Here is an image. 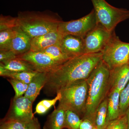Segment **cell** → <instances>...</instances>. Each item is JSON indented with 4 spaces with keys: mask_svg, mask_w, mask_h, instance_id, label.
Segmentation results:
<instances>
[{
    "mask_svg": "<svg viewBox=\"0 0 129 129\" xmlns=\"http://www.w3.org/2000/svg\"><path fill=\"white\" fill-rule=\"evenodd\" d=\"M102 61V52L84 54L70 58L56 69L47 73L44 93L52 96L73 83L86 80Z\"/></svg>",
    "mask_w": 129,
    "mask_h": 129,
    "instance_id": "obj_1",
    "label": "cell"
},
{
    "mask_svg": "<svg viewBox=\"0 0 129 129\" xmlns=\"http://www.w3.org/2000/svg\"><path fill=\"white\" fill-rule=\"evenodd\" d=\"M109 74L110 70L102 60L86 79L88 96L82 119H88L95 124L97 109L109 92Z\"/></svg>",
    "mask_w": 129,
    "mask_h": 129,
    "instance_id": "obj_2",
    "label": "cell"
},
{
    "mask_svg": "<svg viewBox=\"0 0 129 129\" xmlns=\"http://www.w3.org/2000/svg\"><path fill=\"white\" fill-rule=\"evenodd\" d=\"M17 17L21 29L31 39L57 30L63 21L57 13L49 11L19 12Z\"/></svg>",
    "mask_w": 129,
    "mask_h": 129,
    "instance_id": "obj_3",
    "label": "cell"
},
{
    "mask_svg": "<svg viewBox=\"0 0 129 129\" xmlns=\"http://www.w3.org/2000/svg\"><path fill=\"white\" fill-rule=\"evenodd\" d=\"M88 89L86 80L79 81L63 88L58 91L61 97L58 107L76 113L82 119L85 112Z\"/></svg>",
    "mask_w": 129,
    "mask_h": 129,
    "instance_id": "obj_4",
    "label": "cell"
},
{
    "mask_svg": "<svg viewBox=\"0 0 129 129\" xmlns=\"http://www.w3.org/2000/svg\"><path fill=\"white\" fill-rule=\"evenodd\" d=\"M99 23L108 31L112 32L117 25L129 18V10L118 8L106 0H91Z\"/></svg>",
    "mask_w": 129,
    "mask_h": 129,
    "instance_id": "obj_5",
    "label": "cell"
},
{
    "mask_svg": "<svg viewBox=\"0 0 129 129\" xmlns=\"http://www.w3.org/2000/svg\"><path fill=\"white\" fill-rule=\"evenodd\" d=\"M102 53V60L110 70L121 67L129 62V43L121 41L114 30Z\"/></svg>",
    "mask_w": 129,
    "mask_h": 129,
    "instance_id": "obj_6",
    "label": "cell"
},
{
    "mask_svg": "<svg viewBox=\"0 0 129 129\" xmlns=\"http://www.w3.org/2000/svg\"><path fill=\"white\" fill-rule=\"evenodd\" d=\"M99 24L95 13L92 9L83 17L59 23L58 30L62 36L72 35L84 38L86 34Z\"/></svg>",
    "mask_w": 129,
    "mask_h": 129,
    "instance_id": "obj_7",
    "label": "cell"
},
{
    "mask_svg": "<svg viewBox=\"0 0 129 129\" xmlns=\"http://www.w3.org/2000/svg\"><path fill=\"white\" fill-rule=\"evenodd\" d=\"M112 32H109L101 24H98L84 38L85 54L102 52Z\"/></svg>",
    "mask_w": 129,
    "mask_h": 129,
    "instance_id": "obj_8",
    "label": "cell"
},
{
    "mask_svg": "<svg viewBox=\"0 0 129 129\" xmlns=\"http://www.w3.org/2000/svg\"><path fill=\"white\" fill-rule=\"evenodd\" d=\"M33 102L25 96L13 98L11 101L9 110L4 118L29 122L34 117L32 112Z\"/></svg>",
    "mask_w": 129,
    "mask_h": 129,
    "instance_id": "obj_9",
    "label": "cell"
},
{
    "mask_svg": "<svg viewBox=\"0 0 129 129\" xmlns=\"http://www.w3.org/2000/svg\"><path fill=\"white\" fill-rule=\"evenodd\" d=\"M17 57L29 63L36 71L40 73L51 72L62 64L42 52L29 51Z\"/></svg>",
    "mask_w": 129,
    "mask_h": 129,
    "instance_id": "obj_10",
    "label": "cell"
},
{
    "mask_svg": "<svg viewBox=\"0 0 129 129\" xmlns=\"http://www.w3.org/2000/svg\"><path fill=\"white\" fill-rule=\"evenodd\" d=\"M59 45L63 52L70 58L85 54L83 37L72 35L63 36Z\"/></svg>",
    "mask_w": 129,
    "mask_h": 129,
    "instance_id": "obj_11",
    "label": "cell"
},
{
    "mask_svg": "<svg viewBox=\"0 0 129 129\" xmlns=\"http://www.w3.org/2000/svg\"><path fill=\"white\" fill-rule=\"evenodd\" d=\"M129 81V63L110 70L109 91L116 90L120 92Z\"/></svg>",
    "mask_w": 129,
    "mask_h": 129,
    "instance_id": "obj_12",
    "label": "cell"
},
{
    "mask_svg": "<svg viewBox=\"0 0 129 129\" xmlns=\"http://www.w3.org/2000/svg\"><path fill=\"white\" fill-rule=\"evenodd\" d=\"M63 36L58 30H54L31 39L30 51H40L60 43Z\"/></svg>",
    "mask_w": 129,
    "mask_h": 129,
    "instance_id": "obj_13",
    "label": "cell"
},
{
    "mask_svg": "<svg viewBox=\"0 0 129 129\" xmlns=\"http://www.w3.org/2000/svg\"><path fill=\"white\" fill-rule=\"evenodd\" d=\"M31 40V38L19 27L16 28L10 50L17 56L27 53L30 51Z\"/></svg>",
    "mask_w": 129,
    "mask_h": 129,
    "instance_id": "obj_14",
    "label": "cell"
},
{
    "mask_svg": "<svg viewBox=\"0 0 129 129\" xmlns=\"http://www.w3.org/2000/svg\"><path fill=\"white\" fill-rule=\"evenodd\" d=\"M47 81V73L39 72L28 86L24 96L34 102L40 94L41 90L44 88Z\"/></svg>",
    "mask_w": 129,
    "mask_h": 129,
    "instance_id": "obj_15",
    "label": "cell"
},
{
    "mask_svg": "<svg viewBox=\"0 0 129 129\" xmlns=\"http://www.w3.org/2000/svg\"><path fill=\"white\" fill-rule=\"evenodd\" d=\"M120 92L116 90L109 91L108 95L107 121L108 122L120 117Z\"/></svg>",
    "mask_w": 129,
    "mask_h": 129,
    "instance_id": "obj_16",
    "label": "cell"
},
{
    "mask_svg": "<svg viewBox=\"0 0 129 129\" xmlns=\"http://www.w3.org/2000/svg\"><path fill=\"white\" fill-rule=\"evenodd\" d=\"M65 112L63 109L57 107L47 117L43 129L64 128Z\"/></svg>",
    "mask_w": 129,
    "mask_h": 129,
    "instance_id": "obj_17",
    "label": "cell"
},
{
    "mask_svg": "<svg viewBox=\"0 0 129 129\" xmlns=\"http://www.w3.org/2000/svg\"><path fill=\"white\" fill-rule=\"evenodd\" d=\"M39 72H14L5 69L0 63V75L8 79H14L22 81L27 84L30 83Z\"/></svg>",
    "mask_w": 129,
    "mask_h": 129,
    "instance_id": "obj_18",
    "label": "cell"
},
{
    "mask_svg": "<svg viewBox=\"0 0 129 129\" xmlns=\"http://www.w3.org/2000/svg\"><path fill=\"white\" fill-rule=\"evenodd\" d=\"M1 64L6 69L14 72H35L34 67L29 63L18 57L5 62H1Z\"/></svg>",
    "mask_w": 129,
    "mask_h": 129,
    "instance_id": "obj_19",
    "label": "cell"
},
{
    "mask_svg": "<svg viewBox=\"0 0 129 129\" xmlns=\"http://www.w3.org/2000/svg\"><path fill=\"white\" fill-rule=\"evenodd\" d=\"M107 106V96L99 105L96 112L95 124L98 129H106L108 125Z\"/></svg>",
    "mask_w": 129,
    "mask_h": 129,
    "instance_id": "obj_20",
    "label": "cell"
},
{
    "mask_svg": "<svg viewBox=\"0 0 129 129\" xmlns=\"http://www.w3.org/2000/svg\"><path fill=\"white\" fill-rule=\"evenodd\" d=\"M41 52L46 53L53 60L61 64L71 58L63 52L59 44L49 47Z\"/></svg>",
    "mask_w": 129,
    "mask_h": 129,
    "instance_id": "obj_21",
    "label": "cell"
},
{
    "mask_svg": "<svg viewBox=\"0 0 129 129\" xmlns=\"http://www.w3.org/2000/svg\"><path fill=\"white\" fill-rule=\"evenodd\" d=\"M81 121V118L76 113L70 110L66 111L64 128L79 129Z\"/></svg>",
    "mask_w": 129,
    "mask_h": 129,
    "instance_id": "obj_22",
    "label": "cell"
},
{
    "mask_svg": "<svg viewBox=\"0 0 129 129\" xmlns=\"http://www.w3.org/2000/svg\"><path fill=\"white\" fill-rule=\"evenodd\" d=\"M61 97L60 92H58L55 98L52 99H45L40 102L36 108L34 114H43L46 113L47 111L53 106H55L57 101H59Z\"/></svg>",
    "mask_w": 129,
    "mask_h": 129,
    "instance_id": "obj_23",
    "label": "cell"
},
{
    "mask_svg": "<svg viewBox=\"0 0 129 129\" xmlns=\"http://www.w3.org/2000/svg\"><path fill=\"white\" fill-rule=\"evenodd\" d=\"M17 28L0 31V50H10L12 40Z\"/></svg>",
    "mask_w": 129,
    "mask_h": 129,
    "instance_id": "obj_24",
    "label": "cell"
},
{
    "mask_svg": "<svg viewBox=\"0 0 129 129\" xmlns=\"http://www.w3.org/2000/svg\"><path fill=\"white\" fill-rule=\"evenodd\" d=\"M30 121L23 122L3 118L1 120L0 129H27Z\"/></svg>",
    "mask_w": 129,
    "mask_h": 129,
    "instance_id": "obj_25",
    "label": "cell"
},
{
    "mask_svg": "<svg viewBox=\"0 0 129 129\" xmlns=\"http://www.w3.org/2000/svg\"><path fill=\"white\" fill-rule=\"evenodd\" d=\"M19 27L17 17L5 16L1 14L0 16V31L7 29H14Z\"/></svg>",
    "mask_w": 129,
    "mask_h": 129,
    "instance_id": "obj_26",
    "label": "cell"
},
{
    "mask_svg": "<svg viewBox=\"0 0 129 129\" xmlns=\"http://www.w3.org/2000/svg\"><path fill=\"white\" fill-rule=\"evenodd\" d=\"M7 79L12 86L15 91V95L14 97H19L25 94L27 90L28 84L14 79L7 78Z\"/></svg>",
    "mask_w": 129,
    "mask_h": 129,
    "instance_id": "obj_27",
    "label": "cell"
},
{
    "mask_svg": "<svg viewBox=\"0 0 129 129\" xmlns=\"http://www.w3.org/2000/svg\"><path fill=\"white\" fill-rule=\"evenodd\" d=\"M129 107V81L120 92V116L125 114Z\"/></svg>",
    "mask_w": 129,
    "mask_h": 129,
    "instance_id": "obj_28",
    "label": "cell"
},
{
    "mask_svg": "<svg viewBox=\"0 0 129 129\" xmlns=\"http://www.w3.org/2000/svg\"><path fill=\"white\" fill-rule=\"evenodd\" d=\"M127 116L124 114L109 122L106 129H127Z\"/></svg>",
    "mask_w": 129,
    "mask_h": 129,
    "instance_id": "obj_29",
    "label": "cell"
},
{
    "mask_svg": "<svg viewBox=\"0 0 129 129\" xmlns=\"http://www.w3.org/2000/svg\"><path fill=\"white\" fill-rule=\"evenodd\" d=\"M18 56L14 54L10 50H0V61L1 62H5L7 61L14 59Z\"/></svg>",
    "mask_w": 129,
    "mask_h": 129,
    "instance_id": "obj_30",
    "label": "cell"
},
{
    "mask_svg": "<svg viewBox=\"0 0 129 129\" xmlns=\"http://www.w3.org/2000/svg\"><path fill=\"white\" fill-rule=\"evenodd\" d=\"M96 127L94 122L87 118L83 119L80 125L79 129H94Z\"/></svg>",
    "mask_w": 129,
    "mask_h": 129,
    "instance_id": "obj_31",
    "label": "cell"
},
{
    "mask_svg": "<svg viewBox=\"0 0 129 129\" xmlns=\"http://www.w3.org/2000/svg\"><path fill=\"white\" fill-rule=\"evenodd\" d=\"M27 129H41L40 122L37 118L34 117L30 120Z\"/></svg>",
    "mask_w": 129,
    "mask_h": 129,
    "instance_id": "obj_32",
    "label": "cell"
},
{
    "mask_svg": "<svg viewBox=\"0 0 129 129\" xmlns=\"http://www.w3.org/2000/svg\"><path fill=\"white\" fill-rule=\"evenodd\" d=\"M125 114L127 116V129H129V107L127 109Z\"/></svg>",
    "mask_w": 129,
    "mask_h": 129,
    "instance_id": "obj_33",
    "label": "cell"
},
{
    "mask_svg": "<svg viewBox=\"0 0 129 129\" xmlns=\"http://www.w3.org/2000/svg\"><path fill=\"white\" fill-rule=\"evenodd\" d=\"M94 129H98L96 127H95V128H94Z\"/></svg>",
    "mask_w": 129,
    "mask_h": 129,
    "instance_id": "obj_34",
    "label": "cell"
},
{
    "mask_svg": "<svg viewBox=\"0 0 129 129\" xmlns=\"http://www.w3.org/2000/svg\"></svg>",
    "mask_w": 129,
    "mask_h": 129,
    "instance_id": "obj_35",
    "label": "cell"
}]
</instances>
